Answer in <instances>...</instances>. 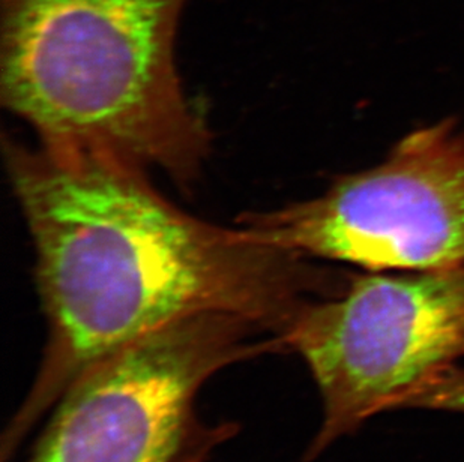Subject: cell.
<instances>
[{
	"label": "cell",
	"mask_w": 464,
	"mask_h": 462,
	"mask_svg": "<svg viewBox=\"0 0 464 462\" xmlns=\"http://www.w3.org/2000/svg\"><path fill=\"white\" fill-rule=\"evenodd\" d=\"M5 158L35 248L49 344L4 457L80 375L134 341L210 313L280 338L305 302L344 284L244 228L187 214L139 167L13 140Z\"/></svg>",
	"instance_id": "obj_1"
},
{
	"label": "cell",
	"mask_w": 464,
	"mask_h": 462,
	"mask_svg": "<svg viewBox=\"0 0 464 462\" xmlns=\"http://www.w3.org/2000/svg\"><path fill=\"white\" fill-rule=\"evenodd\" d=\"M188 0H2L0 96L40 146L189 185L210 149L176 36Z\"/></svg>",
	"instance_id": "obj_2"
},
{
	"label": "cell",
	"mask_w": 464,
	"mask_h": 462,
	"mask_svg": "<svg viewBox=\"0 0 464 462\" xmlns=\"http://www.w3.org/2000/svg\"><path fill=\"white\" fill-rule=\"evenodd\" d=\"M281 344L308 363L324 398L311 454L379 411L403 406L464 409V265L408 275L349 279L305 302Z\"/></svg>",
	"instance_id": "obj_3"
},
{
	"label": "cell",
	"mask_w": 464,
	"mask_h": 462,
	"mask_svg": "<svg viewBox=\"0 0 464 462\" xmlns=\"http://www.w3.org/2000/svg\"><path fill=\"white\" fill-rule=\"evenodd\" d=\"M232 314L194 315L152 332L80 375L29 462H185L205 449L194 401L228 363L283 350Z\"/></svg>",
	"instance_id": "obj_4"
},
{
	"label": "cell",
	"mask_w": 464,
	"mask_h": 462,
	"mask_svg": "<svg viewBox=\"0 0 464 462\" xmlns=\"http://www.w3.org/2000/svg\"><path fill=\"white\" fill-rule=\"evenodd\" d=\"M239 227L301 257L370 272L464 265V131L452 120L404 137L385 161L324 196L250 214Z\"/></svg>",
	"instance_id": "obj_5"
}]
</instances>
